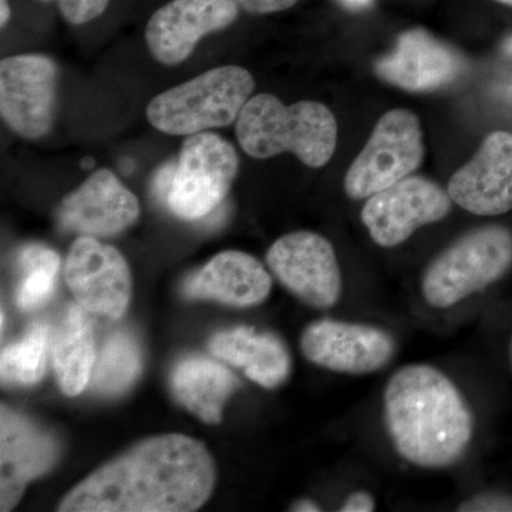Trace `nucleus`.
<instances>
[{
  "label": "nucleus",
  "mask_w": 512,
  "mask_h": 512,
  "mask_svg": "<svg viewBox=\"0 0 512 512\" xmlns=\"http://www.w3.org/2000/svg\"><path fill=\"white\" fill-rule=\"evenodd\" d=\"M141 367L143 359L137 340L130 333L116 332L100 350L90 382L97 392L114 396L130 389L140 376Z\"/></svg>",
  "instance_id": "obj_22"
},
{
  "label": "nucleus",
  "mask_w": 512,
  "mask_h": 512,
  "mask_svg": "<svg viewBox=\"0 0 512 512\" xmlns=\"http://www.w3.org/2000/svg\"><path fill=\"white\" fill-rule=\"evenodd\" d=\"M140 215L136 195L106 168L90 175L70 192L57 210L66 231L87 237H113L131 227Z\"/></svg>",
  "instance_id": "obj_16"
},
{
  "label": "nucleus",
  "mask_w": 512,
  "mask_h": 512,
  "mask_svg": "<svg viewBox=\"0 0 512 512\" xmlns=\"http://www.w3.org/2000/svg\"><path fill=\"white\" fill-rule=\"evenodd\" d=\"M497 2L504 3V5L512 6V0H497Z\"/></svg>",
  "instance_id": "obj_34"
},
{
  "label": "nucleus",
  "mask_w": 512,
  "mask_h": 512,
  "mask_svg": "<svg viewBox=\"0 0 512 512\" xmlns=\"http://www.w3.org/2000/svg\"><path fill=\"white\" fill-rule=\"evenodd\" d=\"M266 264L286 291L312 308L326 311L342 298L335 249L316 232L296 231L276 239L266 252Z\"/></svg>",
  "instance_id": "obj_8"
},
{
  "label": "nucleus",
  "mask_w": 512,
  "mask_h": 512,
  "mask_svg": "<svg viewBox=\"0 0 512 512\" xmlns=\"http://www.w3.org/2000/svg\"><path fill=\"white\" fill-rule=\"evenodd\" d=\"M301 350L309 362L330 372L369 375L392 362L396 340L376 326L319 319L303 330Z\"/></svg>",
  "instance_id": "obj_11"
},
{
  "label": "nucleus",
  "mask_w": 512,
  "mask_h": 512,
  "mask_svg": "<svg viewBox=\"0 0 512 512\" xmlns=\"http://www.w3.org/2000/svg\"><path fill=\"white\" fill-rule=\"evenodd\" d=\"M110 0H57L60 13L72 25H84L99 18Z\"/></svg>",
  "instance_id": "obj_25"
},
{
  "label": "nucleus",
  "mask_w": 512,
  "mask_h": 512,
  "mask_svg": "<svg viewBox=\"0 0 512 512\" xmlns=\"http://www.w3.org/2000/svg\"><path fill=\"white\" fill-rule=\"evenodd\" d=\"M210 350L264 389H276L291 376V353L284 340L271 332L245 326L224 330L211 339Z\"/></svg>",
  "instance_id": "obj_19"
},
{
  "label": "nucleus",
  "mask_w": 512,
  "mask_h": 512,
  "mask_svg": "<svg viewBox=\"0 0 512 512\" xmlns=\"http://www.w3.org/2000/svg\"><path fill=\"white\" fill-rule=\"evenodd\" d=\"M64 279L87 312L110 319H120L126 313L133 281L119 249L82 235L67 254Z\"/></svg>",
  "instance_id": "obj_12"
},
{
  "label": "nucleus",
  "mask_w": 512,
  "mask_h": 512,
  "mask_svg": "<svg viewBox=\"0 0 512 512\" xmlns=\"http://www.w3.org/2000/svg\"><path fill=\"white\" fill-rule=\"evenodd\" d=\"M62 446L52 431L5 404L0 412V511L18 505L30 481L55 467Z\"/></svg>",
  "instance_id": "obj_13"
},
{
  "label": "nucleus",
  "mask_w": 512,
  "mask_h": 512,
  "mask_svg": "<svg viewBox=\"0 0 512 512\" xmlns=\"http://www.w3.org/2000/svg\"><path fill=\"white\" fill-rule=\"evenodd\" d=\"M451 197L424 177H407L367 198L362 221L379 247L393 248L417 229L434 224L451 211Z\"/></svg>",
  "instance_id": "obj_10"
},
{
  "label": "nucleus",
  "mask_w": 512,
  "mask_h": 512,
  "mask_svg": "<svg viewBox=\"0 0 512 512\" xmlns=\"http://www.w3.org/2000/svg\"><path fill=\"white\" fill-rule=\"evenodd\" d=\"M238 379L207 357H187L175 366L171 389L175 400L207 424H218Z\"/></svg>",
  "instance_id": "obj_20"
},
{
  "label": "nucleus",
  "mask_w": 512,
  "mask_h": 512,
  "mask_svg": "<svg viewBox=\"0 0 512 512\" xmlns=\"http://www.w3.org/2000/svg\"><path fill=\"white\" fill-rule=\"evenodd\" d=\"M291 511L318 512L320 511V507L315 503V501L308 500V498H302V500L296 501V503L292 504Z\"/></svg>",
  "instance_id": "obj_30"
},
{
  "label": "nucleus",
  "mask_w": 512,
  "mask_h": 512,
  "mask_svg": "<svg viewBox=\"0 0 512 512\" xmlns=\"http://www.w3.org/2000/svg\"><path fill=\"white\" fill-rule=\"evenodd\" d=\"M235 3L239 9L252 15H266V13L282 12L292 8L298 0H229Z\"/></svg>",
  "instance_id": "obj_27"
},
{
  "label": "nucleus",
  "mask_w": 512,
  "mask_h": 512,
  "mask_svg": "<svg viewBox=\"0 0 512 512\" xmlns=\"http://www.w3.org/2000/svg\"><path fill=\"white\" fill-rule=\"evenodd\" d=\"M19 266L23 279L16 292V303L22 311H32L52 295L60 256L45 245L32 244L20 251Z\"/></svg>",
  "instance_id": "obj_24"
},
{
  "label": "nucleus",
  "mask_w": 512,
  "mask_h": 512,
  "mask_svg": "<svg viewBox=\"0 0 512 512\" xmlns=\"http://www.w3.org/2000/svg\"><path fill=\"white\" fill-rule=\"evenodd\" d=\"M511 266V229L484 225L461 235L430 262L421 293L433 308H451L500 281Z\"/></svg>",
  "instance_id": "obj_5"
},
{
  "label": "nucleus",
  "mask_w": 512,
  "mask_h": 512,
  "mask_svg": "<svg viewBox=\"0 0 512 512\" xmlns=\"http://www.w3.org/2000/svg\"><path fill=\"white\" fill-rule=\"evenodd\" d=\"M49 328L36 325L26 333L25 338L2 350L0 375L3 384L32 386L40 382L46 370Z\"/></svg>",
  "instance_id": "obj_23"
},
{
  "label": "nucleus",
  "mask_w": 512,
  "mask_h": 512,
  "mask_svg": "<svg viewBox=\"0 0 512 512\" xmlns=\"http://www.w3.org/2000/svg\"><path fill=\"white\" fill-rule=\"evenodd\" d=\"M254 89V77L247 69L221 66L158 94L148 104L146 116L161 133L190 137L231 126Z\"/></svg>",
  "instance_id": "obj_4"
},
{
  "label": "nucleus",
  "mask_w": 512,
  "mask_h": 512,
  "mask_svg": "<svg viewBox=\"0 0 512 512\" xmlns=\"http://www.w3.org/2000/svg\"><path fill=\"white\" fill-rule=\"evenodd\" d=\"M86 312L79 303L69 306L53 339V367L67 396H79L86 389L96 365V342Z\"/></svg>",
  "instance_id": "obj_21"
},
{
  "label": "nucleus",
  "mask_w": 512,
  "mask_h": 512,
  "mask_svg": "<svg viewBox=\"0 0 512 512\" xmlns=\"http://www.w3.org/2000/svg\"><path fill=\"white\" fill-rule=\"evenodd\" d=\"M510 360H511V365H512V338H511V342H510Z\"/></svg>",
  "instance_id": "obj_35"
},
{
  "label": "nucleus",
  "mask_w": 512,
  "mask_h": 512,
  "mask_svg": "<svg viewBox=\"0 0 512 512\" xmlns=\"http://www.w3.org/2000/svg\"><path fill=\"white\" fill-rule=\"evenodd\" d=\"M503 50L507 55L512 56V35L508 36L507 39L504 40Z\"/></svg>",
  "instance_id": "obj_33"
},
{
  "label": "nucleus",
  "mask_w": 512,
  "mask_h": 512,
  "mask_svg": "<svg viewBox=\"0 0 512 512\" xmlns=\"http://www.w3.org/2000/svg\"><path fill=\"white\" fill-rule=\"evenodd\" d=\"M458 207L480 217L512 210V133L495 131L450 178L447 188Z\"/></svg>",
  "instance_id": "obj_15"
},
{
  "label": "nucleus",
  "mask_w": 512,
  "mask_h": 512,
  "mask_svg": "<svg viewBox=\"0 0 512 512\" xmlns=\"http://www.w3.org/2000/svg\"><path fill=\"white\" fill-rule=\"evenodd\" d=\"M384 423L397 453L430 470L460 461L474 433L463 393L430 365L404 366L390 377L384 389Z\"/></svg>",
  "instance_id": "obj_2"
},
{
  "label": "nucleus",
  "mask_w": 512,
  "mask_h": 512,
  "mask_svg": "<svg viewBox=\"0 0 512 512\" xmlns=\"http://www.w3.org/2000/svg\"><path fill=\"white\" fill-rule=\"evenodd\" d=\"M424 157L423 133L412 111H387L377 121L365 148L350 165L345 191L353 200H365L410 177Z\"/></svg>",
  "instance_id": "obj_7"
},
{
  "label": "nucleus",
  "mask_w": 512,
  "mask_h": 512,
  "mask_svg": "<svg viewBox=\"0 0 512 512\" xmlns=\"http://www.w3.org/2000/svg\"><path fill=\"white\" fill-rule=\"evenodd\" d=\"M175 163L163 165L154 175L153 191L158 201L167 202L168 194H170L171 184H173Z\"/></svg>",
  "instance_id": "obj_28"
},
{
  "label": "nucleus",
  "mask_w": 512,
  "mask_h": 512,
  "mask_svg": "<svg viewBox=\"0 0 512 512\" xmlns=\"http://www.w3.org/2000/svg\"><path fill=\"white\" fill-rule=\"evenodd\" d=\"M43 2H50V0H43Z\"/></svg>",
  "instance_id": "obj_36"
},
{
  "label": "nucleus",
  "mask_w": 512,
  "mask_h": 512,
  "mask_svg": "<svg viewBox=\"0 0 512 512\" xmlns=\"http://www.w3.org/2000/svg\"><path fill=\"white\" fill-rule=\"evenodd\" d=\"M458 511H512V497L508 495H478L464 501Z\"/></svg>",
  "instance_id": "obj_26"
},
{
  "label": "nucleus",
  "mask_w": 512,
  "mask_h": 512,
  "mask_svg": "<svg viewBox=\"0 0 512 512\" xmlns=\"http://www.w3.org/2000/svg\"><path fill=\"white\" fill-rule=\"evenodd\" d=\"M464 62L456 50L421 29L407 30L397 39L393 52L375 63L384 82L407 92H433L454 82Z\"/></svg>",
  "instance_id": "obj_17"
},
{
  "label": "nucleus",
  "mask_w": 512,
  "mask_h": 512,
  "mask_svg": "<svg viewBox=\"0 0 512 512\" xmlns=\"http://www.w3.org/2000/svg\"><path fill=\"white\" fill-rule=\"evenodd\" d=\"M238 15V6L229 0H171L148 20V49L157 62L177 66L202 37L229 28Z\"/></svg>",
  "instance_id": "obj_14"
},
{
  "label": "nucleus",
  "mask_w": 512,
  "mask_h": 512,
  "mask_svg": "<svg viewBox=\"0 0 512 512\" xmlns=\"http://www.w3.org/2000/svg\"><path fill=\"white\" fill-rule=\"evenodd\" d=\"M239 158L218 134H194L184 141L175 161L168 210L185 221H197L217 210L237 177Z\"/></svg>",
  "instance_id": "obj_6"
},
{
  "label": "nucleus",
  "mask_w": 512,
  "mask_h": 512,
  "mask_svg": "<svg viewBox=\"0 0 512 512\" xmlns=\"http://www.w3.org/2000/svg\"><path fill=\"white\" fill-rule=\"evenodd\" d=\"M217 468L202 441L161 434L138 441L64 495L60 512H191L210 500Z\"/></svg>",
  "instance_id": "obj_1"
},
{
  "label": "nucleus",
  "mask_w": 512,
  "mask_h": 512,
  "mask_svg": "<svg viewBox=\"0 0 512 512\" xmlns=\"http://www.w3.org/2000/svg\"><path fill=\"white\" fill-rule=\"evenodd\" d=\"M338 2L343 6V8L355 10V12H357V10L369 8V6L372 5L373 0H338Z\"/></svg>",
  "instance_id": "obj_31"
},
{
  "label": "nucleus",
  "mask_w": 512,
  "mask_h": 512,
  "mask_svg": "<svg viewBox=\"0 0 512 512\" xmlns=\"http://www.w3.org/2000/svg\"><path fill=\"white\" fill-rule=\"evenodd\" d=\"M272 278L255 256L241 251L215 255L185 281L184 295L195 301H214L232 308L261 305L271 295Z\"/></svg>",
  "instance_id": "obj_18"
},
{
  "label": "nucleus",
  "mask_w": 512,
  "mask_h": 512,
  "mask_svg": "<svg viewBox=\"0 0 512 512\" xmlns=\"http://www.w3.org/2000/svg\"><path fill=\"white\" fill-rule=\"evenodd\" d=\"M57 66L50 57L19 55L0 62V114L20 137L39 140L55 117Z\"/></svg>",
  "instance_id": "obj_9"
},
{
  "label": "nucleus",
  "mask_w": 512,
  "mask_h": 512,
  "mask_svg": "<svg viewBox=\"0 0 512 512\" xmlns=\"http://www.w3.org/2000/svg\"><path fill=\"white\" fill-rule=\"evenodd\" d=\"M239 146L248 156L295 154L312 168L329 163L338 143V124L325 104L299 101L286 106L268 93L256 94L237 120Z\"/></svg>",
  "instance_id": "obj_3"
},
{
  "label": "nucleus",
  "mask_w": 512,
  "mask_h": 512,
  "mask_svg": "<svg viewBox=\"0 0 512 512\" xmlns=\"http://www.w3.org/2000/svg\"><path fill=\"white\" fill-rule=\"evenodd\" d=\"M376 503L372 494L366 491H356L346 498L345 503L339 508L340 512H372L375 511Z\"/></svg>",
  "instance_id": "obj_29"
},
{
  "label": "nucleus",
  "mask_w": 512,
  "mask_h": 512,
  "mask_svg": "<svg viewBox=\"0 0 512 512\" xmlns=\"http://www.w3.org/2000/svg\"><path fill=\"white\" fill-rule=\"evenodd\" d=\"M0 6H2V13H0V18L2 19H0V25H2V28H5L10 19L8 0H2V2H0Z\"/></svg>",
  "instance_id": "obj_32"
}]
</instances>
